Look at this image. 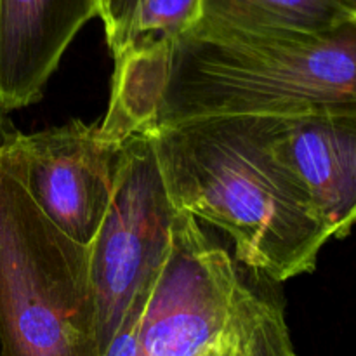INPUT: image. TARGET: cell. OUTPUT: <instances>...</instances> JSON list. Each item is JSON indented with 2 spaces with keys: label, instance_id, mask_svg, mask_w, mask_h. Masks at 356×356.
<instances>
[{
  "label": "cell",
  "instance_id": "6da1fadb",
  "mask_svg": "<svg viewBox=\"0 0 356 356\" xmlns=\"http://www.w3.org/2000/svg\"><path fill=\"white\" fill-rule=\"evenodd\" d=\"M277 117H216L152 129L177 211L222 229L236 259L273 282L316 268L332 238L273 146Z\"/></svg>",
  "mask_w": 356,
  "mask_h": 356
},
{
  "label": "cell",
  "instance_id": "7a4b0ae2",
  "mask_svg": "<svg viewBox=\"0 0 356 356\" xmlns=\"http://www.w3.org/2000/svg\"><path fill=\"white\" fill-rule=\"evenodd\" d=\"M355 75L356 23L308 35L198 21L174 42L153 129L356 108Z\"/></svg>",
  "mask_w": 356,
  "mask_h": 356
},
{
  "label": "cell",
  "instance_id": "3957f363",
  "mask_svg": "<svg viewBox=\"0 0 356 356\" xmlns=\"http://www.w3.org/2000/svg\"><path fill=\"white\" fill-rule=\"evenodd\" d=\"M0 111V344L3 356H103L89 247L38 209Z\"/></svg>",
  "mask_w": 356,
  "mask_h": 356
},
{
  "label": "cell",
  "instance_id": "277c9868",
  "mask_svg": "<svg viewBox=\"0 0 356 356\" xmlns=\"http://www.w3.org/2000/svg\"><path fill=\"white\" fill-rule=\"evenodd\" d=\"M177 212L152 131L129 136L120 145L110 207L89 247L103 356L134 296L165 263Z\"/></svg>",
  "mask_w": 356,
  "mask_h": 356
},
{
  "label": "cell",
  "instance_id": "5b68a950",
  "mask_svg": "<svg viewBox=\"0 0 356 356\" xmlns=\"http://www.w3.org/2000/svg\"><path fill=\"white\" fill-rule=\"evenodd\" d=\"M120 145L82 120L33 134L14 131V159L28 193L80 245L90 247L110 207Z\"/></svg>",
  "mask_w": 356,
  "mask_h": 356
},
{
  "label": "cell",
  "instance_id": "8992f818",
  "mask_svg": "<svg viewBox=\"0 0 356 356\" xmlns=\"http://www.w3.org/2000/svg\"><path fill=\"white\" fill-rule=\"evenodd\" d=\"M273 146L332 238H346L356 218V108L277 117Z\"/></svg>",
  "mask_w": 356,
  "mask_h": 356
},
{
  "label": "cell",
  "instance_id": "52a82bcc",
  "mask_svg": "<svg viewBox=\"0 0 356 356\" xmlns=\"http://www.w3.org/2000/svg\"><path fill=\"white\" fill-rule=\"evenodd\" d=\"M99 0H0V111L37 103Z\"/></svg>",
  "mask_w": 356,
  "mask_h": 356
},
{
  "label": "cell",
  "instance_id": "ba28073f",
  "mask_svg": "<svg viewBox=\"0 0 356 356\" xmlns=\"http://www.w3.org/2000/svg\"><path fill=\"white\" fill-rule=\"evenodd\" d=\"M200 21L249 31L332 33L356 23L343 0H202Z\"/></svg>",
  "mask_w": 356,
  "mask_h": 356
},
{
  "label": "cell",
  "instance_id": "9c48e42d",
  "mask_svg": "<svg viewBox=\"0 0 356 356\" xmlns=\"http://www.w3.org/2000/svg\"><path fill=\"white\" fill-rule=\"evenodd\" d=\"M205 356H299L292 344L284 305L271 298L243 329Z\"/></svg>",
  "mask_w": 356,
  "mask_h": 356
},
{
  "label": "cell",
  "instance_id": "30bf717a",
  "mask_svg": "<svg viewBox=\"0 0 356 356\" xmlns=\"http://www.w3.org/2000/svg\"><path fill=\"white\" fill-rule=\"evenodd\" d=\"M200 17L202 0H141L129 47L156 40H176L190 31Z\"/></svg>",
  "mask_w": 356,
  "mask_h": 356
},
{
  "label": "cell",
  "instance_id": "8fae6325",
  "mask_svg": "<svg viewBox=\"0 0 356 356\" xmlns=\"http://www.w3.org/2000/svg\"><path fill=\"white\" fill-rule=\"evenodd\" d=\"M139 3L141 0H103L101 3L99 19L103 21L104 35L113 59L124 54L131 44Z\"/></svg>",
  "mask_w": 356,
  "mask_h": 356
},
{
  "label": "cell",
  "instance_id": "7c38bea8",
  "mask_svg": "<svg viewBox=\"0 0 356 356\" xmlns=\"http://www.w3.org/2000/svg\"><path fill=\"white\" fill-rule=\"evenodd\" d=\"M344 3H348V6H351V7H356V0H343Z\"/></svg>",
  "mask_w": 356,
  "mask_h": 356
},
{
  "label": "cell",
  "instance_id": "4fadbf2b",
  "mask_svg": "<svg viewBox=\"0 0 356 356\" xmlns=\"http://www.w3.org/2000/svg\"><path fill=\"white\" fill-rule=\"evenodd\" d=\"M0 356H3V355H2V344H0Z\"/></svg>",
  "mask_w": 356,
  "mask_h": 356
},
{
  "label": "cell",
  "instance_id": "5bb4252c",
  "mask_svg": "<svg viewBox=\"0 0 356 356\" xmlns=\"http://www.w3.org/2000/svg\"><path fill=\"white\" fill-rule=\"evenodd\" d=\"M101 3H103V0H99V9H101Z\"/></svg>",
  "mask_w": 356,
  "mask_h": 356
}]
</instances>
